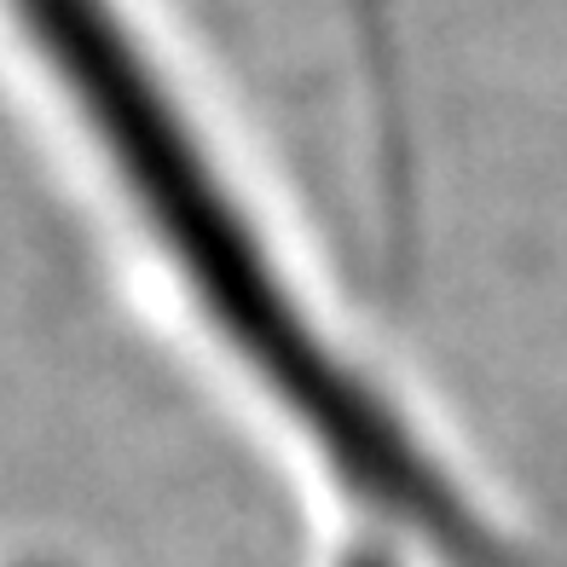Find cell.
<instances>
[{"label":"cell","instance_id":"cell-2","mask_svg":"<svg viewBox=\"0 0 567 567\" xmlns=\"http://www.w3.org/2000/svg\"><path fill=\"white\" fill-rule=\"evenodd\" d=\"M348 567H394V561H389V556H353Z\"/></svg>","mask_w":567,"mask_h":567},{"label":"cell","instance_id":"cell-1","mask_svg":"<svg viewBox=\"0 0 567 567\" xmlns=\"http://www.w3.org/2000/svg\"><path fill=\"white\" fill-rule=\"evenodd\" d=\"M7 7L35 35L41 59L59 70L70 99L87 111L99 145L111 151L157 238L179 255L226 342L249 359L255 377H267V389L296 411L301 429H313L324 457L377 509L429 533L457 561H493L486 533L457 498V486L382 411V400L342 371V359L313 337L301 307L284 296L272 261L255 249L220 174L203 163L186 116L174 111V99L140 59L111 0H7Z\"/></svg>","mask_w":567,"mask_h":567}]
</instances>
